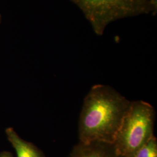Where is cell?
Listing matches in <instances>:
<instances>
[{"instance_id":"3957f363","label":"cell","mask_w":157,"mask_h":157,"mask_svg":"<svg viewBox=\"0 0 157 157\" xmlns=\"http://www.w3.org/2000/svg\"><path fill=\"white\" fill-rule=\"evenodd\" d=\"M82 12L93 31L102 35L117 21L152 13L149 0H70Z\"/></svg>"},{"instance_id":"5b68a950","label":"cell","mask_w":157,"mask_h":157,"mask_svg":"<svg viewBox=\"0 0 157 157\" xmlns=\"http://www.w3.org/2000/svg\"><path fill=\"white\" fill-rule=\"evenodd\" d=\"M8 140L15 149L17 157H43L33 144L22 139L12 128L5 130Z\"/></svg>"},{"instance_id":"6da1fadb","label":"cell","mask_w":157,"mask_h":157,"mask_svg":"<svg viewBox=\"0 0 157 157\" xmlns=\"http://www.w3.org/2000/svg\"><path fill=\"white\" fill-rule=\"evenodd\" d=\"M131 103L110 86H93L84 98L80 115V142L113 143Z\"/></svg>"},{"instance_id":"ba28073f","label":"cell","mask_w":157,"mask_h":157,"mask_svg":"<svg viewBox=\"0 0 157 157\" xmlns=\"http://www.w3.org/2000/svg\"><path fill=\"white\" fill-rule=\"evenodd\" d=\"M0 157H12L10 153L8 152H3L0 154Z\"/></svg>"},{"instance_id":"52a82bcc","label":"cell","mask_w":157,"mask_h":157,"mask_svg":"<svg viewBox=\"0 0 157 157\" xmlns=\"http://www.w3.org/2000/svg\"><path fill=\"white\" fill-rule=\"evenodd\" d=\"M150 4L151 6L153 15H155L157 11V0H149Z\"/></svg>"},{"instance_id":"277c9868","label":"cell","mask_w":157,"mask_h":157,"mask_svg":"<svg viewBox=\"0 0 157 157\" xmlns=\"http://www.w3.org/2000/svg\"><path fill=\"white\" fill-rule=\"evenodd\" d=\"M69 157H124L118 154L113 143L93 141L79 143L75 146Z\"/></svg>"},{"instance_id":"8992f818","label":"cell","mask_w":157,"mask_h":157,"mask_svg":"<svg viewBox=\"0 0 157 157\" xmlns=\"http://www.w3.org/2000/svg\"><path fill=\"white\" fill-rule=\"evenodd\" d=\"M132 157H157V141L152 137L144 146L135 153Z\"/></svg>"},{"instance_id":"9c48e42d","label":"cell","mask_w":157,"mask_h":157,"mask_svg":"<svg viewBox=\"0 0 157 157\" xmlns=\"http://www.w3.org/2000/svg\"><path fill=\"white\" fill-rule=\"evenodd\" d=\"M1 20H2V17H1V14L0 13V24H1Z\"/></svg>"},{"instance_id":"7a4b0ae2","label":"cell","mask_w":157,"mask_h":157,"mask_svg":"<svg viewBox=\"0 0 157 157\" xmlns=\"http://www.w3.org/2000/svg\"><path fill=\"white\" fill-rule=\"evenodd\" d=\"M154 108L145 101H132L113 144L124 157H132L154 137Z\"/></svg>"}]
</instances>
